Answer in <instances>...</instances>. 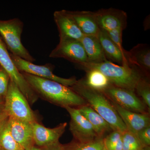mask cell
I'll return each instance as SVG.
<instances>
[{
	"label": "cell",
	"mask_w": 150,
	"mask_h": 150,
	"mask_svg": "<svg viewBox=\"0 0 150 150\" xmlns=\"http://www.w3.org/2000/svg\"><path fill=\"white\" fill-rule=\"evenodd\" d=\"M21 74L38 97L64 108L85 105L86 100L70 87L26 73Z\"/></svg>",
	"instance_id": "obj_1"
},
{
	"label": "cell",
	"mask_w": 150,
	"mask_h": 150,
	"mask_svg": "<svg viewBox=\"0 0 150 150\" xmlns=\"http://www.w3.org/2000/svg\"><path fill=\"white\" fill-rule=\"evenodd\" d=\"M71 88L88 102L91 107L109 123L113 130L122 133L128 131L116 109L102 92L88 87L81 80L77 81Z\"/></svg>",
	"instance_id": "obj_2"
},
{
	"label": "cell",
	"mask_w": 150,
	"mask_h": 150,
	"mask_svg": "<svg viewBox=\"0 0 150 150\" xmlns=\"http://www.w3.org/2000/svg\"><path fill=\"white\" fill-rule=\"evenodd\" d=\"M76 66L85 71L98 70L108 78L112 85L134 91L137 84L143 78L142 73L135 67L116 64L109 61L97 64L85 62Z\"/></svg>",
	"instance_id": "obj_3"
},
{
	"label": "cell",
	"mask_w": 150,
	"mask_h": 150,
	"mask_svg": "<svg viewBox=\"0 0 150 150\" xmlns=\"http://www.w3.org/2000/svg\"><path fill=\"white\" fill-rule=\"evenodd\" d=\"M23 26V22L18 18L0 20V37L11 54L33 63L35 59L22 43Z\"/></svg>",
	"instance_id": "obj_4"
},
{
	"label": "cell",
	"mask_w": 150,
	"mask_h": 150,
	"mask_svg": "<svg viewBox=\"0 0 150 150\" xmlns=\"http://www.w3.org/2000/svg\"><path fill=\"white\" fill-rule=\"evenodd\" d=\"M26 98L16 85L10 81L8 90L4 98V111L8 117L33 123L36 117Z\"/></svg>",
	"instance_id": "obj_5"
},
{
	"label": "cell",
	"mask_w": 150,
	"mask_h": 150,
	"mask_svg": "<svg viewBox=\"0 0 150 150\" xmlns=\"http://www.w3.org/2000/svg\"><path fill=\"white\" fill-rule=\"evenodd\" d=\"M0 65L8 73L10 80L16 85L26 98L30 105L33 104L36 102L38 100V96L33 90L21 73L17 69L11 59L5 44L1 37Z\"/></svg>",
	"instance_id": "obj_6"
},
{
	"label": "cell",
	"mask_w": 150,
	"mask_h": 150,
	"mask_svg": "<svg viewBox=\"0 0 150 150\" xmlns=\"http://www.w3.org/2000/svg\"><path fill=\"white\" fill-rule=\"evenodd\" d=\"M10 55L14 64L20 72L55 81L70 87L74 85L77 81L74 77L67 79L60 77L54 74L53 72L54 67L51 64L43 65H35L32 62H28L13 54H11Z\"/></svg>",
	"instance_id": "obj_7"
},
{
	"label": "cell",
	"mask_w": 150,
	"mask_h": 150,
	"mask_svg": "<svg viewBox=\"0 0 150 150\" xmlns=\"http://www.w3.org/2000/svg\"><path fill=\"white\" fill-rule=\"evenodd\" d=\"M134 92L131 90L111 85L102 92L112 102L124 109L133 112L144 113L146 105Z\"/></svg>",
	"instance_id": "obj_8"
},
{
	"label": "cell",
	"mask_w": 150,
	"mask_h": 150,
	"mask_svg": "<svg viewBox=\"0 0 150 150\" xmlns=\"http://www.w3.org/2000/svg\"><path fill=\"white\" fill-rule=\"evenodd\" d=\"M51 58H62L76 65L87 62V58L80 40L71 38L60 39L59 44L49 54Z\"/></svg>",
	"instance_id": "obj_9"
},
{
	"label": "cell",
	"mask_w": 150,
	"mask_h": 150,
	"mask_svg": "<svg viewBox=\"0 0 150 150\" xmlns=\"http://www.w3.org/2000/svg\"><path fill=\"white\" fill-rule=\"evenodd\" d=\"M71 117L70 130L73 136L79 142H90L99 137L91 124L82 115L79 108L65 107Z\"/></svg>",
	"instance_id": "obj_10"
},
{
	"label": "cell",
	"mask_w": 150,
	"mask_h": 150,
	"mask_svg": "<svg viewBox=\"0 0 150 150\" xmlns=\"http://www.w3.org/2000/svg\"><path fill=\"white\" fill-rule=\"evenodd\" d=\"M97 22L100 29L105 32L115 29H126L127 15L118 9H101L95 11Z\"/></svg>",
	"instance_id": "obj_11"
},
{
	"label": "cell",
	"mask_w": 150,
	"mask_h": 150,
	"mask_svg": "<svg viewBox=\"0 0 150 150\" xmlns=\"http://www.w3.org/2000/svg\"><path fill=\"white\" fill-rule=\"evenodd\" d=\"M67 123H60L54 128H46L36 121L32 123L34 144L43 148L59 142L66 130Z\"/></svg>",
	"instance_id": "obj_12"
},
{
	"label": "cell",
	"mask_w": 150,
	"mask_h": 150,
	"mask_svg": "<svg viewBox=\"0 0 150 150\" xmlns=\"http://www.w3.org/2000/svg\"><path fill=\"white\" fill-rule=\"evenodd\" d=\"M9 130L14 139L25 150L35 146L33 141L32 123L8 117Z\"/></svg>",
	"instance_id": "obj_13"
},
{
	"label": "cell",
	"mask_w": 150,
	"mask_h": 150,
	"mask_svg": "<svg viewBox=\"0 0 150 150\" xmlns=\"http://www.w3.org/2000/svg\"><path fill=\"white\" fill-rule=\"evenodd\" d=\"M54 18L59 30L60 39L68 38L80 40L83 37V34L68 11H56Z\"/></svg>",
	"instance_id": "obj_14"
},
{
	"label": "cell",
	"mask_w": 150,
	"mask_h": 150,
	"mask_svg": "<svg viewBox=\"0 0 150 150\" xmlns=\"http://www.w3.org/2000/svg\"><path fill=\"white\" fill-rule=\"evenodd\" d=\"M112 104L126 125L128 131L135 136H137L142 129L150 126V117L148 114L126 110L113 102Z\"/></svg>",
	"instance_id": "obj_15"
},
{
	"label": "cell",
	"mask_w": 150,
	"mask_h": 150,
	"mask_svg": "<svg viewBox=\"0 0 150 150\" xmlns=\"http://www.w3.org/2000/svg\"><path fill=\"white\" fill-rule=\"evenodd\" d=\"M97 38L107 59L121 66L131 67L129 62L128 51L120 49L100 29Z\"/></svg>",
	"instance_id": "obj_16"
},
{
	"label": "cell",
	"mask_w": 150,
	"mask_h": 150,
	"mask_svg": "<svg viewBox=\"0 0 150 150\" xmlns=\"http://www.w3.org/2000/svg\"><path fill=\"white\" fill-rule=\"evenodd\" d=\"M68 11L84 35L97 37L100 29L97 22L94 12L86 11Z\"/></svg>",
	"instance_id": "obj_17"
},
{
	"label": "cell",
	"mask_w": 150,
	"mask_h": 150,
	"mask_svg": "<svg viewBox=\"0 0 150 150\" xmlns=\"http://www.w3.org/2000/svg\"><path fill=\"white\" fill-rule=\"evenodd\" d=\"M129 54V62L142 73H149L150 70V48L146 44L140 43L133 47Z\"/></svg>",
	"instance_id": "obj_18"
},
{
	"label": "cell",
	"mask_w": 150,
	"mask_h": 150,
	"mask_svg": "<svg viewBox=\"0 0 150 150\" xmlns=\"http://www.w3.org/2000/svg\"><path fill=\"white\" fill-rule=\"evenodd\" d=\"M80 41L85 51L87 62L97 64L108 61L97 37L84 35Z\"/></svg>",
	"instance_id": "obj_19"
},
{
	"label": "cell",
	"mask_w": 150,
	"mask_h": 150,
	"mask_svg": "<svg viewBox=\"0 0 150 150\" xmlns=\"http://www.w3.org/2000/svg\"><path fill=\"white\" fill-rule=\"evenodd\" d=\"M81 113L91 124L99 137L106 132L113 131L112 127L90 106L84 105L79 108Z\"/></svg>",
	"instance_id": "obj_20"
},
{
	"label": "cell",
	"mask_w": 150,
	"mask_h": 150,
	"mask_svg": "<svg viewBox=\"0 0 150 150\" xmlns=\"http://www.w3.org/2000/svg\"><path fill=\"white\" fill-rule=\"evenodd\" d=\"M85 71L86 72V79L81 81L88 87L103 92L111 85L108 78L98 70L91 69Z\"/></svg>",
	"instance_id": "obj_21"
},
{
	"label": "cell",
	"mask_w": 150,
	"mask_h": 150,
	"mask_svg": "<svg viewBox=\"0 0 150 150\" xmlns=\"http://www.w3.org/2000/svg\"><path fill=\"white\" fill-rule=\"evenodd\" d=\"M8 118L0 126V150H25L12 136L8 126Z\"/></svg>",
	"instance_id": "obj_22"
},
{
	"label": "cell",
	"mask_w": 150,
	"mask_h": 150,
	"mask_svg": "<svg viewBox=\"0 0 150 150\" xmlns=\"http://www.w3.org/2000/svg\"><path fill=\"white\" fill-rule=\"evenodd\" d=\"M104 147V139L98 137L93 141L79 142L64 148L65 150H102Z\"/></svg>",
	"instance_id": "obj_23"
},
{
	"label": "cell",
	"mask_w": 150,
	"mask_h": 150,
	"mask_svg": "<svg viewBox=\"0 0 150 150\" xmlns=\"http://www.w3.org/2000/svg\"><path fill=\"white\" fill-rule=\"evenodd\" d=\"M122 134L120 131L113 130L104 139L105 147L108 150H123Z\"/></svg>",
	"instance_id": "obj_24"
},
{
	"label": "cell",
	"mask_w": 150,
	"mask_h": 150,
	"mask_svg": "<svg viewBox=\"0 0 150 150\" xmlns=\"http://www.w3.org/2000/svg\"><path fill=\"white\" fill-rule=\"evenodd\" d=\"M123 150H142L144 146L137 136L127 131L122 134Z\"/></svg>",
	"instance_id": "obj_25"
},
{
	"label": "cell",
	"mask_w": 150,
	"mask_h": 150,
	"mask_svg": "<svg viewBox=\"0 0 150 150\" xmlns=\"http://www.w3.org/2000/svg\"><path fill=\"white\" fill-rule=\"evenodd\" d=\"M135 90L143 99V103L150 108V86L148 81L142 78L136 86Z\"/></svg>",
	"instance_id": "obj_26"
},
{
	"label": "cell",
	"mask_w": 150,
	"mask_h": 150,
	"mask_svg": "<svg viewBox=\"0 0 150 150\" xmlns=\"http://www.w3.org/2000/svg\"><path fill=\"white\" fill-rule=\"evenodd\" d=\"M10 78L2 67L0 68V99H4L9 84Z\"/></svg>",
	"instance_id": "obj_27"
},
{
	"label": "cell",
	"mask_w": 150,
	"mask_h": 150,
	"mask_svg": "<svg viewBox=\"0 0 150 150\" xmlns=\"http://www.w3.org/2000/svg\"><path fill=\"white\" fill-rule=\"evenodd\" d=\"M104 32L106 33L110 39L118 46V48L122 51H125V50L123 48L122 45L123 30L115 29L107 32Z\"/></svg>",
	"instance_id": "obj_28"
},
{
	"label": "cell",
	"mask_w": 150,
	"mask_h": 150,
	"mask_svg": "<svg viewBox=\"0 0 150 150\" xmlns=\"http://www.w3.org/2000/svg\"><path fill=\"white\" fill-rule=\"evenodd\" d=\"M140 142L143 146H149L150 144V126L144 128L137 135Z\"/></svg>",
	"instance_id": "obj_29"
},
{
	"label": "cell",
	"mask_w": 150,
	"mask_h": 150,
	"mask_svg": "<svg viewBox=\"0 0 150 150\" xmlns=\"http://www.w3.org/2000/svg\"><path fill=\"white\" fill-rule=\"evenodd\" d=\"M40 148L43 150H65L64 146H62L59 142L47 146Z\"/></svg>",
	"instance_id": "obj_30"
},
{
	"label": "cell",
	"mask_w": 150,
	"mask_h": 150,
	"mask_svg": "<svg viewBox=\"0 0 150 150\" xmlns=\"http://www.w3.org/2000/svg\"><path fill=\"white\" fill-rule=\"evenodd\" d=\"M8 117V116L7 115L6 113L4 111V110L0 112V126H1L2 123Z\"/></svg>",
	"instance_id": "obj_31"
},
{
	"label": "cell",
	"mask_w": 150,
	"mask_h": 150,
	"mask_svg": "<svg viewBox=\"0 0 150 150\" xmlns=\"http://www.w3.org/2000/svg\"><path fill=\"white\" fill-rule=\"evenodd\" d=\"M25 150H43L41 148L38 147L36 146H34L28 149Z\"/></svg>",
	"instance_id": "obj_32"
},
{
	"label": "cell",
	"mask_w": 150,
	"mask_h": 150,
	"mask_svg": "<svg viewBox=\"0 0 150 150\" xmlns=\"http://www.w3.org/2000/svg\"><path fill=\"white\" fill-rule=\"evenodd\" d=\"M142 150H149V149H146V148L144 147L142 149Z\"/></svg>",
	"instance_id": "obj_33"
},
{
	"label": "cell",
	"mask_w": 150,
	"mask_h": 150,
	"mask_svg": "<svg viewBox=\"0 0 150 150\" xmlns=\"http://www.w3.org/2000/svg\"><path fill=\"white\" fill-rule=\"evenodd\" d=\"M102 150H108L107 149H106L105 147H104V148H103V149Z\"/></svg>",
	"instance_id": "obj_34"
},
{
	"label": "cell",
	"mask_w": 150,
	"mask_h": 150,
	"mask_svg": "<svg viewBox=\"0 0 150 150\" xmlns=\"http://www.w3.org/2000/svg\"><path fill=\"white\" fill-rule=\"evenodd\" d=\"M2 102V100L0 99V104L1 103V102Z\"/></svg>",
	"instance_id": "obj_35"
},
{
	"label": "cell",
	"mask_w": 150,
	"mask_h": 150,
	"mask_svg": "<svg viewBox=\"0 0 150 150\" xmlns=\"http://www.w3.org/2000/svg\"><path fill=\"white\" fill-rule=\"evenodd\" d=\"M1 65H0V68H1Z\"/></svg>",
	"instance_id": "obj_36"
}]
</instances>
